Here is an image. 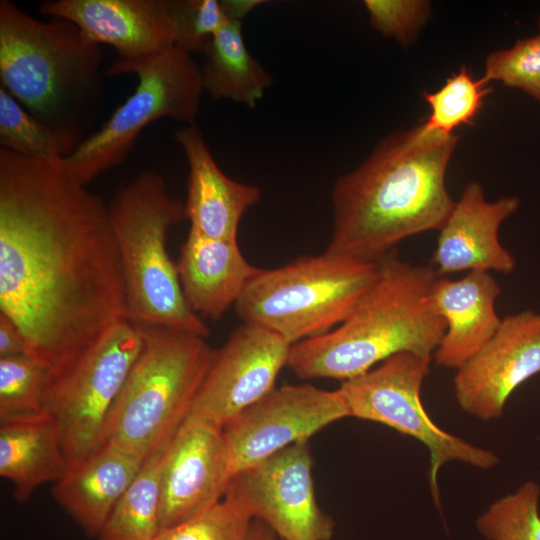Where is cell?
<instances>
[{
	"label": "cell",
	"instance_id": "3",
	"mask_svg": "<svg viewBox=\"0 0 540 540\" xmlns=\"http://www.w3.org/2000/svg\"><path fill=\"white\" fill-rule=\"evenodd\" d=\"M438 276L432 266L391 251L351 314L331 331L292 345L287 367L303 380L344 382L398 353L433 358L446 329L432 301Z\"/></svg>",
	"mask_w": 540,
	"mask_h": 540
},
{
	"label": "cell",
	"instance_id": "20",
	"mask_svg": "<svg viewBox=\"0 0 540 540\" xmlns=\"http://www.w3.org/2000/svg\"><path fill=\"white\" fill-rule=\"evenodd\" d=\"M177 264L184 297L202 320H219L259 270L242 254L238 241L212 239L191 230Z\"/></svg>",
	"mask_w": 540,
	"mask_h": 540
},
{
	"label": "cell",
	"instance_id": "26",
	"mask_svg": "<svg viewBox=\"0 0 540 540\" xmlns=\"http://www.w3.org/2000/svg\"><path fill=\"white\" fill-rule=\"evenodd\" d=\"M540 485L526 481L491 503L476 520L488 540H540Z\"/></svg>",
	"mask_w": 540,
	"mask_h": 540
},
{
	"label": "cell",
	"instance_id": "4",
	"mask_svg": "<svg viewBox=\"0 0 540 540\" xmlns=\"http://www.w3.org/2000/svg\"><path fill=\"white\" fill-rule=\"evenodd\" d=\"M101 45L74 23L0 1V86L44 123L77 136L72 113L100 82Z\"/></svg>",
	"mask_w": 540,
	"mask_h": 540
},
{
	"label": "cell",
	"instance_id": "25",
	"mask_svg": "<svg viewBox=\"0 0 540 540\" xmlns=\"http://www.w3.org/2000/svg\"><path fill=\"white\" fill-rule=\"evenodd\" d=\"M79 143L76 135L32 115L0 86L1 148L31 158L61 159L70 156Z\"/></svg>",
	"mask_w": 540,
	"mask_h": 540
},
{
	"label": "cell",
	"instance_id": "1",
	"mask_svg": "<svg viewBox=\"0 0 540 540\" xmlns=\"http://www.w3.org/2000/svg\"><path fill=\"white\" fill-rule=\"evenodd\" d=\"M0 313L49 375L128 320L108 205L66 158L0 148Z\"/></svg>",
	"mask_w": 540,
	"mask_h": 540
},
{
	"label": "cell",
	"instance_id": "22",
	"mask_svg": "<svg viewBox=\"0 0 540 540\" xmlns=\"http://www.w3.org/2000/svg\"><path fill=\"white\" fill-rule=\"evenodd\" d=\"M68 470L59 429L46 412L0 420V475L11 482L19 503Z\"/></svg>",
	"mask_w": 540,
	"mask_h": 540
},
{
	"label": "cell",
	"instance_id": "30",
	"mask_svg": "<svg viewBox=\"0 0 540 540\" xmlns=\"http://www.w3.org/2000/svg\"><path fill=\"white\" fill-rule=\"evenodd\" d=\"M483 79L520 89L540 102V33L518 39L508 49L490 53Z\"/></svg>",
	"mask_w": 540,
	"mask_h": 540
},
{
	"label": "cell",
	"instance_id": "23",
	"mask_svg": "<svg viewBox=\"0 0 540 540\" xmlns=\"http://www.w3.org/2000/svg\"><path fill=\"white\" fill-rule=\"evenodd\" d=\"M203 55V90L214 100L229 99L254 108L272 84L270 73L245 44L241 21L229 20L213 36Z\"/></svg>",
	"mask_w": 540,
	"mask_h": 540
},
{
	"label": "cell",
	"instance_id": "14",
	"mask_svg": "<svg viewBox=\"0 0 540 540\" xmlns=\"http://www.w3.org/2000/svg\"><path fill=\"white\" fill-rule=\"evenodd\" d=\"M235 475L223 428L188 416L164 454L160 531L220 502Z\"/></svg>",
	"mask_w": 540,
	"mask_h": 540
},
{
	"label": "cell",
	"instance_id": "10",
	"mask_svg": "<svg viewBox=\"0 0 540 540\" xmlns=\"http://www.w3.org/2000/svg\"><path fill=\"white\" fill-rule=\"evenodd\" d=\"M142 345L139 327L125 320L49 375L43 411L59 429L69 469L104 445L109 413Z\"/></svg>",
	"mask_w": 540,
	"mask_h": 540
},
{
	"label": "cell",
	"instance_id": "31",
	"mask_svg": "<svg viewBox=\"0 0 540 540\" xmlns=\"http://www.w3.org/2000/svg\"><path fill=\"white\" fill-rule=\"evenodd\" d=\"M175 46L193 55L202 53L229 21L219 0H171Z\"/></svg>",
	"mask_w": 540,
	"mask_h": 540
},
{
	"label": "cell",
	"instance_id": "8",
	"mask_svg": "<svg viewBox=\"0 0 540 540\" xmlns=\"http://www.w3.org/2000/svg\"><path fill=\"white\" fill-rule=\"evenodd\" d=\"M124 73L136 75L135 91L66 158L84 185L121 164L140 133L154 121L172 118L195 124L204 90L201 66L191 54L174 46L141 59L118 58L105 70L107 76Z\"/></svg>",
	"mask_w": 540,
	"mask_h": 540
},
{
	"label": "cell",
	"instance_id": "35",
	"mask_svg": "<svg viewBox=\"0 0 540 540\" xmlns=\"http://www.w3.org/2000/svg\"><path fill=\"white\" fill-rule=\"evenodd\" d=\"M248 540H276L275 533L263 523H252Z\"/></svg>",
	"mask_w": 540,
	"mask_h": 540
},
{
	"label": "cell",
	"instance_id": "9",
	"mask_svg": "<svg viewBox=\"0 0 540 540\" xmlns=\"http://www.w3.org/2000/svg\"><path fill=\"white\" fill-rule=\"evenodd\" d=\"M432 359L398 353L368 372L341 382L338 390L349 416L391 427L427 448L429 486L434 503L440 507L438 476L445 464L455 461L487 470L499 459L493 451L443 430L431 419L422 403L421 389Z\"/></svg>",
	"mask_w": 540,
	"mask_h": 540
},
{
	"label": "cell",
	"instance_id": "32",
	"mask_svg": "<svg viewBox=\"0 0 540 540\" xmlns=\"http://www.w3.org/2000/svg\"><path fill=\"white\" fill-rule=\"evenodd\" d=\"M371 27L403 47L410 46L431 16L425 0H365Z\"/></svg>",
	"mask_w": 540,
	"mask_h": 540
},
{
	"label": "cell",
	"instance_id": "36",
	"mask_svg": "<svg viewBox=\"0 0 540 540\" xmlns=\"http://www.w3.org/2000/svg\"><path fill=\"white\" fill-rule=\"evenodd\" d=\"M538 27H539V30H540V16L538 18Z\"/></svg>",
	"mask_w": 540,
	"mask_h": 540
},
{
	"label": "cell",
	"instance_id": "33",
	"mask_svg": "<svg viewBox=\"0 0 540 540\" xmlns=\"http://www.w3.org/2000/svg\"><path fill=\"white\" fill-rule=\"evenodd\" d=\"M22 355H30L22 332L8 316L0 313V358Z\"/></svg>",
	"mask_w": 540,
	"mask_h": 540
},
{
	"label": "cell",
	"instance_id": "18",
	"mask_svg": "<svg viewBox=\"0 0 540 540\" xmlns=\"http://www.w3.org/2000/svg\"><path fill=\"white\" fill-rule=\"evenodd\" d=\"M174 140L188 164L184 214L190 230L212 239L237 241L240 221L260 200V188L228 177L217 165L196 124L181 127Z\"/></svg>",
	"mask_w": 540,
	"mask_h": 540
},
{
	"label": "cell",
	"instance_id": "13",
	"mask_svg": "<svg viewBox=\"0 0 540 540\" xmlns=\"http://www.w3.org/2000/svg\"><path fill=\"white\" fill-rule=\"evenodd\" d=\"M291 344L243 322L214 355L188 416L224 428L275 388Z\"/></svg>",
	"mask_w": 540,
	"mask_h": 540
},
{
	"label": "cell",
	"instance_id": "29",
	"mask_svg": "<svg viewBox=\"0 0 540 540\" xmlns=\"http://www.w3.org/2000/svg\"><path fill=\"white\" fill-rule=\"evenodd\" d=\"M252 519L240 502L226 495L204 512L161 530L154 540H248Z\"/></svg>",
	"mask_w": 540,
	"mask_h": 540
},
{
	"label": "cell",
	"instance_id": "27",
	"mask_svg": "<svg viewBox=\"0 0 540 540\" xmlns=\"http://www.w3.org/2000/svg\"><path fill=\"white\" fill-rule=\"evenodd\" d=\"M487 85L483 77L475 78L462 66L438 90L423 93L430 114L422 125L431 132L451 135L457 127L472 124L489 92Z\"/></svg>",
	"mask_w": 540,
	"mask_h": 540
},
{
	"label": "cell",
	"instance_id": "7",
	"mask_svg": "<svg viewBox=\"0 0 540 540\" xmlns=\"http://www.w3.org/2000/svg\"><path fill=\"white\" fill-rule=\"evenodd\" d=\"M379 261L325 250L281 267L259 268L236 302V313L291 345L321 336L351 314L376 279Z\"/></svg>",
	"mask_w": 540,
	"mask_h": 540
},
{
	"label": "cell",
	"instance_id": "11",
	"mask_svg": "<svg viewBox=\"0 0 540 540\" xmlns=\"http://www.w3.org/2000/svg\"><path fill=\"white\" fill-rule=\"evenodd\" d=\"M312 465L309 441L294 443L239 471L226 495L281 540H331L335 523L318 504Z\"/></svg>",
	"mask_w": 540,
	"mask_h": 540
},
{
	"label": "cell",
	"instance_id": "15",
	"mask_svg": "<svg viewBox=\"0 0 540 540\" xmlns=\"http://www.w3.org/2000/svg\"><path fill=\"white\" fill-rule=\"evenodd\" d=\"M538 374L540 314L523 310L502 318L493 337L456 370L455 399L468 415L495 420L513 392Z\"/></svg>",
	"mask_w": 540,
	"mask_h": 540
},
{
	"label": "cell",
	"instance_id": "34",
	"mask_svg": "<svg viewBox=\"0 0 540 540\" xmlns=\"http://www.w3.org/2000/svg\"><path fill=\"white\" fill-rule=\"evenodd\" d=\"M220 2L229 20L241 22L251 11L265 3L263 0H221Z\"/></svg>",
	"mask_w": 540,
	"mask_h": 540
},
{
	"label": "cell",
	"instance_id": "16",
	"mask_svg": "<svg viewBox=\"0 0 540 540\" xmlns=\"http://www.w3.org/2000/svg\"><path fill=\"white\" fill-rule=\"evenodd\" d=\"M520 203L517 196L487 201L482 185L469 182L439 230L430 266L440 276L464 271L511 274L517 261L501 244L499 228Z\"/></svg>",
	"mask_w": 540,
	"mask_h": 540
},
{
	"label": "cell",
	"instance_id": "17",
	"mask_svg": "<svg viewBox=\"0 0 540 540\" xmlns=\"http://www.w3.org/2000/svg\"><path fill=\"white\" fill-rule=\"evenodd\" d=\"M39 11L74 23L119 59L150 57L175 46L171 0H50Z\"/></svg>",
	"mask_w": 540,
	"mask_h": 540
},
{
	"label": "cell",
	"instance_id": "24",
	"mask_svg": "<svg viewBox=\"0 0 540 540\" xmlns=\"http://www.w3.org/2000/svg\"><path fill=\"white\" fill-rule=\"evenodd\" d=\"M167 446L144 461L137 476L112 509L97 540L156 538L160 532L161 472Z\"/></svg>",
	"mask_w": 540,
	"mask_h": 540
},
{
	"label": "cell",
	"instance_id": "12",
	"mask_svg": "<svg viewBox=\"0 0 540 540\" xmlns=\"http://www.w3.org/2000/svg\"><path fill=\"white\" fill-rule=\"evenodd\" d=\"M349 416L338 389L286 384L275 387L224 428L236 474Z\"/></svg>",
	"mask_w": 540,
	"mask_h": 540
},
{
	"label": "cell",
	"instance_id": "28",
	"mask_svg": "<svg viewBox=\"0 0 540 540\" xmlns=\"http://www.w3.org/2000/svg\"><path fill=\"white\" fill-rule=\"evenodd\" d=\"M49 373L30 355L0 358V420L42 413Z\"/></svg>",
	"mask_w": 540,
	"mask_h": 540
},
{
	"label": "cell",
	"instance_id": "2",
	"mask_svg": "<svg viewBox=\"0 0 540 540\" xmlns=\"http://www.w3.org/2000/svg\"><path fill=\"white\" fill-rule=\"evenodd\" d=\"M458 137L420 124L379 141L331 191L333 225L326 251L379 261L411 236L440 230L455 201L446 173Z\"/></svg>",
	"mask_w": 540,
	"mask_h": 540
},
{
	"label": "cell",
	"instance_id": "21",
	"mask_svg": "<svg viewBox=\"0 0 540 540\" xmlns=\"http://www.w3.org/2000/svg\"><path fill=\"white\" fill-rule=\"evenodd\" d=\"M143 463L107 442L54 483L53 497L89 536L97 537Z\"/></svg>",
	"mask_w": 540,
	"mask_h": 540
},
{
	"label": "cell",
	"instance_id": "19",
	"mask_svg": "<svg viewBox=\"0 0 540 540\" xmlns=\"http://www.w3.org/2000/svg\"><path fill=\"white\" fill-rule=\"evenodd\" d=\"M500 294L490 272L470 271L460 279L438 276L432 301L446 324L433 355L438 366L457 370L493 337L502 322L495 307Z\"/></svg>",
	"mask_w": 540,
	"mask_h": 540
},
{
	"label": "cell",
	"instance_id": "6",
	"mask_svg": "<svg viewBox=\"0 0 540 540\" xmlns=\"http://www.w3.org/2000/svg\"><path fill=\"white\" fill-rule=\"evenodd\" d=\"M137 326L142 349L111 408L104 444L145 461L169 444L188 417L215 350L191 332Z\"/></svg>",
	"mask_w": 540,
	"mask_h": 540
},
{
	"label": "cell",
	"instance_id": "5",
	"mask_svg": "<svg viewBox=\"0 0 540 540\" xmlns=\"http://www.w3.org/2000/svg\"><path fill=\"white\" fill-rule=\"evenodd\" d=\"M108 213L122 263L127 319L206 338L209 329L189 307L167 251L168 230L185 218L184 204L169 194L158 173L148 170L117 192Z\"/></svg>",
	"mask_w": 540,
	"mask_h": 540
}]
</instances>
